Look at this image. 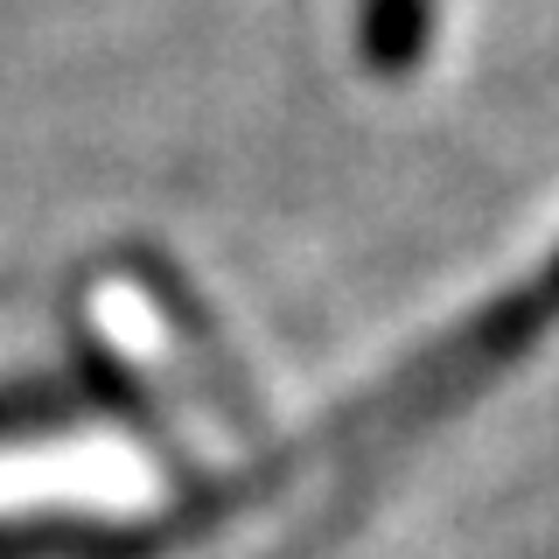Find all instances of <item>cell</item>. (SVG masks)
Listing matches in <instances>:
<instances>
[{
	"instance_id": "obj_2",
	"label": "cell",
	"mask_w": 559,
	"mask_h": 559,
	"mask_svg": "<svg viewBox=\"0 0 559 559\" xmlns=\"http://www.w3.org/2000/svg\"><path fill=\"white\" fill-rule=\"evenodd\" d=\"M538 308H559V266L546 273V294H538Z\"/></svg>"
},
{
	"instance_id": "obj_1",
	"label": "cell",
	"mask_w": 559,
	"mask_h": 559,
	"mask_svg": "<svg viewBox=\"0 0 559 559\" xmlns=\"http://www.w3.org/2000/svg\"><path fill=\"white\" fill-rule=\"evenodd\" d=\"M92 349L105 371L127 384V406L182 454L197 476H224L252 441V399L238 392L231 357H217L210 336L189 322L182 294H162L133 273H112L92 287Z\"/></svg>"
}]
</instances>
